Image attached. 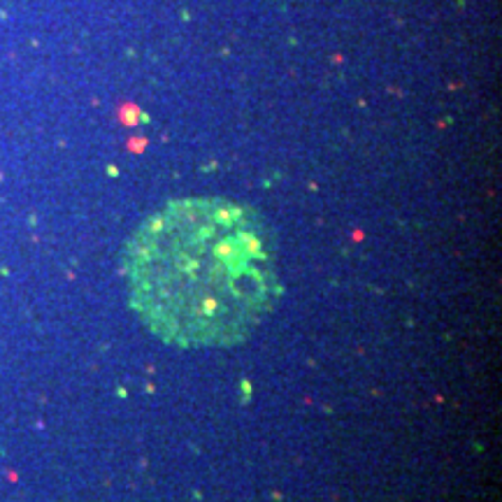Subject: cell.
<instances>
[{"instance_id":"1","label":"cell","mask_w":502,"mask_h":502,"mask_svg":"<svg viewBox=\"0 0 502 502\" xmlns=\"http://www.w3.org/2000/svg\"><path fill=\"white\" fill-rule=\"evenodd\" d=\"M140 321L179 349L247 340L279 298L272 228L256 209L223 198L175 200L135 230L126 249Z\"/></svg>"}]
</instances>
